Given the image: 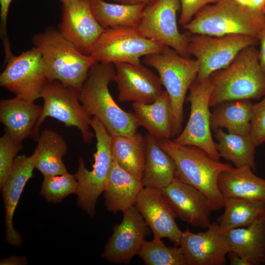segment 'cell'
Masks as SVG:
<instances>
[{
	"label": "cell",
	"instance_id": "cell-1",
	"mask_svg": "<svg viewBox=\"0 0 265 265\" xmlns=\"http://www.w3.org/2000/svg\"><path fill=\"white\" fill-rule=\"evenodd\" d=\"M115 73L112 63L94 64L78 90L79 99L87 113L98 118L111 135H132L139 126L134 113L120 108L109 91Z\"/></svg>",
	"mask_w": 265,
	"mask_h": 265
},
{
	"label": "cell",
	"instance_id": "cell-2",
	"mask_svg": "<svg viewBox=\"0 0 265 265\" xmlns=\"http://www.w3.org/2000/svg\"><path fill=\"white\" fill-rule=\"evenodd\" d=\"M210 78L213 88L210 107L230 101L259 99L265 94V70L255 46L244 48L228 66Z\"/></svg>",
	"mask_w": 265,
	"mask_h": 265
},
{
	"label": "cell",
	"instance_id": "cell-3",
	"mask_svg": "<svg viewBox=\"0 0 265 265\" xmlns=\"http://www.w3.org/2000/svg\"><path fill=\"white\" fill-rule=\"evenodd\" d=\"M157 140L174 160L176 177L203 193L213 211L223 208L225 199L218 186V177L232 166L212 159L198 147L181 145L170 139Z\"/></svg>",
	"mask_w": 265,
	"mask_h": 265
},
{
	"label": "cell",
	"instance_id": "cell-4",
	"mask_svg": "<svg viewBox=\"0 0 265 265\" xmlns=\"http://www.w3.org/2000/svg\"><path fill=\"white\" fill-rule=\"evenodd\" d=\"M32 42L40 53L48 80H57L79 90L90 68L98 61L81 53L60 33L49 27L34 35Z\"/></svg>",
	"mask_w": 265,
	"mask_h": 265
},
{
	"label": "cell",
	"instance_id": "cell-5",
	"mask_svg": "<svg viewBox=\"0 0 265 265\" xmlns=\"http://www.w3.org/2000/svg\"><path fill=\"white\" fill-rule=\"evenodd\" d=\"M265 23V14L247 11L232 0H218L204 7L183 27L192 34H242L259 40Z\"/></svg>",
	"mask_w": 265,
	"mask_h": 265
},
{
	"label": "cell",
	"instance_id": "cell-6",
	"mask_svg": "<svg viewBox=\"0 0 265 265\" xmlns=\"http://www.w3.org/2000/svg\"><path fill=\"white\" fill-rule=\"evenodd\" d=\"M143 61L157 71L166 88L173 110L171 137L178 136L182 132L186 95L197 77L198 63L167 46L159 52L145 56Z\"/></svg>",
	"mask_w": 265,
	"mask_h": 265
},
{
	"label": "cell",
	"instance_id": "cell-7",
	"mask_svg": "<svg viewBox=\"0 0 265 265\" xmlns=\"http://www.w3.org/2000/svg\"><path fill=\"white\" fill-rule=\"evenodd\" d=\"M90 125L97 140L92 169L88 170L80 157L78 169L74 175L78 184L76 193L77 205L88 215L93 216L97 199L106 187L113 159L111 134L95 117L91 119Z\"/></svg>",
	"mask_w": 265,
	"mask_h": 265
},
{
	"label": "cell",
	"instance_id": "cell-8",
	"mask_svg": "<svg viewBox=\"0 0 265 265\" xmlns=\"http://www.w3.org/2000/svg\"><path fill=\"white\" fill-rule=\"evenodd\" d=\"M165 45L143 36L136 27L118 26L105 29L91 55L98 62L140 64V58L160 51Z\"/></svg>",
	"mask_w": 265,
	"mask_h": 265
},
{
	"label": "cell",
	"instance_id": "cell-9",
	"mask_svg": "<svg viewBox=\"0 0 265 265\" xmlns=\"http://www.w3.org/2000/svg\"><path fill=\"white\" fill-rule=\"evenodd\" d=\"M44 105L41 116L35 127L33 137L37 140L39 129L48 117L54 118L67 127H77L85 143H90L95 136L91 129L90 116L81 104L78 90L57 80H48L42 93Z\"/></svg>",
	"mask_w": 265,
	"mask_h": 265
},
{
	"label": "cell",
	"instance_id": "cell-10",
	"mask_svg": "<svg viewBox=\"0 0 265 265\" xmlns=\"http://www.w3.org/2000/svg\"><path fill=\"white\" fill-rule=\"evenodd\" d=\"M259 44L258 39L242 34L214 36L192 34L188 53L195 57L199 65L197 79L202 80L228 66L244 48Z\"/></svg>",
	"mask_w": 265,
	"mask_h": 265
},
{
	"label": "cell",
	"instance_id": "cell-11",
	"mask_svg": "<svg viewBox=\"0 0 265 265\" xmlns=\"http://www.w3.org/2000/svg\"><path fill=\"white\" fill-rule=\"evenodd\" d=\"M210 77L196 79L190 85L186 100L190 103L188 121L183 131L173 140L179 144L198 147L212 159L219 161L211 133L209 101L213 90Z\"/></svg>",
	"mask_w": 265,
	"mask_h": 265
},
{
	"label": "cell",
	"instance_id": "cell-12",
	"mask_svg": "<svg viewBox=\"0 0 265 265\" xmlns=\"http://www.w3.org/2000/svg\"><path fill=\"white\" fill-rule=\"evenodd\" d=\"M181 0H154L146 5L136 27L144 37L157 41L188 57V45L192 34L181 33L177 26Z\"/></svg>",
	"mask_w": 265,
	"mask_h": 265
},
{
	"label": "cell",
	"instance_id": "cell-13",
	"mask_svg": "<svg viewBox=\"0 0 265 265\" xmlns=\"http://www.w3.org/2000/svg\"><path fill=\"white\" fill-rule=\"evenodd\" d=\"M48 80L42 55L35 47L19 55L13 54L0 75L1 86L16 97L32 102L41 98Z\"/></svg>",
	"mask_w": 265,
	"mask_h": 265
},
{
	"label": "cell",
	"instance_id": "cell-14",
	"mask_svg": "<svg viewBox=\"0 0 265 265\" xmlns=\"http://www.w3.org/2000/svg\"><path fill=\"white\" fill-rule=\"evenodd\" d=\"M121 222L113 227L102 254L107 261L128 264L138 254L149 228L135 206L123 212Z\"/></svg>",
	"mask_w": 265,
	"mask_h": 265
},
{
	"label": "cell",
	"instance_id": "cell-15",
	"mask_svg": "<svg viewBox=\"0 0 265 265\" xmlns=\"http://www.w3.org/2000/svg\"><path fill=\"white\" fill-rule=\"evenodd\" d=\"M179 246L186 265H224L232 247L227 234L217 222L211 223L206 231H183Z\"/></svg>",
	"mask_w": 265,
	"mask_h": 265
},
{
	"label": "cell",
	"instance_id": "cell-16",
	"mask_svg": "<svg viewBox=\"0 0 265 265\" xmlns=\"http://www.w3.org/2000/svg\"><path fill=\"white\" fill-rule=\"evenodd\" d=\"M59 31L81 53L90 55L104 29L94 17L90 0L63 2Z\"/></svg>",
	"mask_w": 265,
	"mask_h": 265
},
{
	"label": "cell",
	"instance_id": "cell-17",
	"mask_svg": "<svg viewBox=\"0 0 265 265\" xmlns=\"http://www.w3.org/2000/svg\"><path fill=\"white\" fill-rule=\"evenodd\" d=\"M118 100L142 104L154 102L162 94L159 77L141 63H117L114 64Z\"/></svg>",
	"mask_w": 265,
	"mask_h": 265
},
{
	"label": "cell",
	"instance_id": "cell-18",
	"mask_svg": "<svg viewBox=\"0 0 265 265\" xmlns=\"http://www.w3.org/2000/svg\"><path fill=\"white\" fill-rule=\"evenodd\" d=\"M134 206L152 230L154 238H168L179 246L183 231L176 222L174 211L160 189L144 187Z\"/></svg>",
	"mask_w": 265,
	"mask_h": 265
},
{
	"label": "cell",
	"instance_id": "cell-19",
	"mask_svg": "<svg viewBox=\"0 0 265 265\" xmlns=\"http://www.w3.org/2000/svg\"><path fill=\"white\" fill-rule=\"evenodd\" d=\"M177 217L194 227L206 229L213 210L208 198L198 189L175 177L160 189Z\"/></svg>",
	"mask_w": 265,
	"mask_h": 265
},
{
	"label": "cell",
	"instance_id": "cell-20",
	"mask_svg": "<svg viewBox=\"0 0 265 265\" xmlns=\"http://www.w3.org/2000/svg\"><path fill=\"white\" fill-rule=\"evenodd\" d=\"M35 168L33 155L17 156L11 170L1 190L5 213V239L10 245L19 247L22 237L14 228L13 219L24 188L28 180L33 177Z\"/></svg>",
	"mask_w": 265,
	"mask_h": 265
},
{
	"label": "cell",
	"instance_id": "cell-21",
	"mask_svg": "<svg viewBox=\"0 0 265 265\" xmlns=\"http://www.w3.org/2000/svg\"><path fill=\"white\" fill-rule=\"evenodd\" d=\"M42 108L34 102L18 97L2 99L0 101V121L14 138L22 142L32 135Z\"/></svg>",
	"mask_w": 265,
	"mask_h": 265
},
{
	"label": "cell",
	"instance_id": "cell-22",
	"mask_svg": "<svg viewBox=\"0 0 265 265\" xmlns=\"http://www.w3.org/2000/svg\"><path fill=\"white\" fill-rule=\"evenodd\" d=\"M144 187L141 180L113 160L103 192L107 210L116 213L134 206L137 197Z\"/></svg>",
	"mask_w": 265,
	"mask_h": 265
},
{
	"label": "cell",
	"instance_id": "cell-23",
	"mask_svg": "<svg viewBox=\"0 0 265 265\" xmlns=\"http://www.w3.org/2000/svg\"><path fill=\"white\" fill-rule=\"evenodd\" d=\"M218 182L224 199L236 198L265 202V180L254 174L248 166L232 167L222 171Z\"/></svg>",
	"mask_w": 265,
	"mask_h": 265
},
{
	"label": "cell",
	"instance_id": "cell-24",
	"mask_svg": "<svg viewBox=\"0 0 265 265\" xmlns=\"http://www.w3.org/2000/svg\"><path fill=\"white\" fill-rule=\"evenodd\" d=\"M132 108L139 126L144 127L151 135L157 139L171 137L173 110L166 90L152 103H133Z\"/></svg>",
	"mask_w": 265,
	"mask_h": 265
},
{
	"label": "cell",
	"instance_id": "cell-25",
	"mask_svg": "<svg viewBox=\"0 0 265 265\" xmlns=\"http://www.w3.org/2000/svg\"><path fill=\"white\" fill-rule=\"evenodd\" d=\"M145 137V160L141 181L144 187L161 189L176 177V164L155 137L148 133Z\"/></svg>",
	"mask_w": 265,
	"mask_h": 265
},
{
	"label": "cell",
	"instance_id": "cell-26",
	"mask_svg": "<svg viewBox=\"0 0 265 265\" xmlns=\"http://www.w3.org/2000/svg\"><path fill=\"white\" fill-rule=\"evenodd\" d=\"M226 234L232 251L250 265H265V217L249 226L229 230Z\"/></svg>",
	"mask_w": 265,
	"mask_h": 265
},
{
	"label": "cell",
	"instance_id": "cell-27",
	"mask_svg": "<svg viewBox=\"0 0 265 265\" xmlns=\"http://www.w3.org/2000/svg\"><path fill=\"white\" fill-rule=\"evenodd\" d=\"M34 153L35 168L45 176L61 175L67 172L62 160L67 146L57 132L44 130L39 134Z\"/></svg>",
	"mask_w": 265,
	"mask_h": 265
},
{
	"label": "cell",
	"instance_id": "cell-28",
	"mask_svg": "<svg viewBox=\"0 0 265 265\" xmlns=\"http://www.w3.org/2000/svg\"><path fill=\"white\" fill-rule=\"evenodd\" d=\"M253 106L249 100L230 101L215 106L211 115V129H225L229 133L250 134Z\"/></svg>",
	"mask_w": 265,
	"mask_h": 265
},
{
	"label": "cell",
	"instance_id": "cell-29",
	"mask_svg": "<svg viewBox=\"0 0 265 265\" xmlns=\"http://www.w3.org/2000/svg\"><path fill=\"white\" fill-rule=\"evenodd\" d=\"M111 135L113 160L141 181L145 160V137L137 132L132 135Z\"/></svg>",
	"mask_w": 265,
	"mask_h": 265
},
{
	"label": "cell",
	"instance_id": "cell-30",
	"mask_svg": "<svg viewBox=\"0 0 265 265\" xmlns=\"http://www.w3.org/2000/svg\"><path fill=\"white\" fill-rule=\"evenodd\" d=\"M218 142L215 146L220 157L231 161L236 167L248 166L255 170V149L257 146L250 134L225 132L222 129L214 131Z\"/></svg>",
	"mask_w": 265,
	"mask_h": 265
},
{
	"label": "cell",
	"instance_id": "cell-31",
	"mask_svg": "<svg viewBox=\"0 0 265 265\" xmlns=\"http://www.w3.org/2000/svg\"><path fill=\"white\" fill-rule=\"evenodd\" d=\"M224 213L217 223L227 233L232 229L250 226L265 217V202H256L236 198H225Z\"/></svg>",
	"mask_w": 265,
	"mask_h": 265
},
{
	"label": "cell",
	"instance_id": "cell-32",
	"mask_svg": "<svg viewBox=\"0 0 265 265\" xmlns=\"http://www.w3.org/2000/svg\"><path fill=\"white\" fill-rule=\"evenodd\" d=\"M92 13L104 29L118 26L137 27L146 5H126L90 0Z\"/></svg>",
	"mask_w": 265,
	"mask_h": 265
},
{
	"label": "cell",
	"instance_id": "cell-33",
	"mask_svg": "<svg viewBox=\"0 0 265 265\" xmlns=\"http://www.w3.org/2000/svg\"><path fill=\"white\" fill-rule=\"evenodd\" d=\"M138 255L146 265H186L180 246H166L159 238L145 240Z\"/></svg>",
	"mask_w": 265,
	"mask_h": 265
},
{
	"label": "cell",
	"instance_id": "cell-34",
	"mask_svg": "<svg viewBox=\"0 0 265 265\" xmlns=\"http://www.w3.org/2000/svg\"><path fill=\"white\" fill-rule=\"evenodd\" d=\"M78 182L75 175L66 173L44 177L40 193L48 202L56 203L76 193Z\"/></svg>",
	"mask_w": 265,
	"mask_h": 265
},
{
	"label": "cell",
	"instance_id": "cell-35",
	"mask_svg": "<svg viewBox=\"0 0 265 265\" xmlns=\"http://www.w3.org/2000/svg\"><path fill=\"white\" fill-rule=\"evenodd\" d=\"M22 148V142L14 138L8 132L0 138V188L6 181L17 155Z\"/></svg>",
	"mask_w": 265,
	"mask_h": 265
},
{
	"label": "cell",
	"instance_id": "cell-36",
	"mask_svg": "<svg viewBox=\"0 0 265 265\" xmlns=\"http://www.w3.org/2000/svg\"><path fill=\"white\" fill-rule=\"evenodd\" d=\"M263 100L254 104L250 135L258 146L265 142V94Z\"/></svg>",
	"mask_w": 265,
	"mask_h": 265
},
{
	"label": "cell",
	"instance_id": "cell-37",
	"mask_svg": "<svg viewBox=\"0 0 265 265\" xmlns=\"http://www.w3.org/2000/svg\"><path fill=\"white\" fill-rule=\"evenodd\" d=\"M218 0H181V12L179 23L183 26L188 24L204 7Z\"/></svg>",
	"mask_w": 265,
	"mask_h": 265
},
{
	"label": "cell",
	"instance_id": "cell-38",
	"mask_svg": "<svg viewBox=\"0 0 265 265\" xmlns=\"http://www.w3.org/2000/svg\"><path fill=\"white\" fill-rule=\"evenodd\" d=\"M11 1L12 0H0V34L4 46L6 57H8L12 54L6 32L7 18Z\"/></svg>",
	"mask_w": 265,
	"mask_h": 265
},
{
	"label": "cell",
	"instance_id": "cell-39",
	"mask_svg": "<svg viewBox=\"0 0 265 265\" xmlns=\"http://www.w3.org/2000/svg\"><path fill=\"white\" fill-rule=\"evenodd\" d=\"M241 8L251 12L265 14V0H232Z\"/></svg>",
	"mask_w": 265,
	"mask_h": 265
},
{
	"label": "cell",
	"instance_id": "cell-40",
	"mask_svg": "<svg viewBox=\"0 0 265 265\" xmlns=\"http://www.w3.org/2000/svg\"><path fill=\"white\" fill-rule=\"evenodd\" d=\"M260 49L259 50V58L260 64L265 70V23L259 37Z\"/></svg>",
	"mask_w": 265,
	"mask_h": 265
},
{
	"label": "cell",
	"instance_id": "cell-41",
	"mask_svg": "<svg viewBox=\"0 0 265 265\" xmlns=\"http://www.w3.org/2000/svg\"><path fill=\"white\" fill-rule=\"evenodd\" d=\"M27 261L25 257L13 255L9 258L0 260V265H26Z\"/></svg>",
	"mask_w": 265,
	"mask_h": 265
},
{
	"label": "cell",
	"instance_id": "cell-42",
	"mask_svg": "<svg viewBox=\"0 0 265 265\" xmlns=\"http://www.w3.org/2000/svg\"><path fill=\"white\" fill-rule=\"evenodd\" d=\"M227 257L231 265H250L247 261L233 251L228 254Z\"/></svg>",
	"mask_w": 265,
	"mask_h": 265
},
{
	"label": "cell",
	"instance_id": "cell-43",
	"mask_svg": "<svg viewBox=\"0 0 265 265\" xmlns=\"http://www.w3.org/2000/svg\"><path fill=\"white\" fill-rule=\"evenodd\" d=\"M154 0H118V2L123 4L126 5H136L144 4L147 5Z\"/></svg>",
	"mask_w": 265,
	"mask_h": 265
},
{
	"label": "cell",
	"instance_id": "cell-44",
	"mask_svg": "<svg viewBox=\"0 0 265 265\" xmlns=\"http://www.w3.org/2000/svg\"><path fill=\"white\" fill-rule=\"evenodd\" d=\"M59 0L60 1H61V2H63L65 1H66V0ZM114 0V1H118V0Z\"/></svg>",
	"mask_w": 265,
	"mask_h": 265
}]
</instances>
